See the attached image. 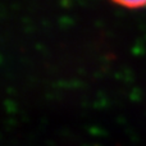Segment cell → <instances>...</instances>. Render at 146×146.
<instances>
[{
	"label": "cell",
	"instance_id": "6da1fadb",
	"mask_svg": "<svg viewBox=\"0 0 146 146\" xmlns=\"http://www.w3.org/2000/svg\"><path fill=\"white\" fill-rule=\"evenodd\" d=\"M111 1L127 9H140L146 7V0H111Z\"/></svg>",
	"mask_w": 146,
	"mask_h": 146
}]
</instances>
